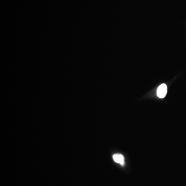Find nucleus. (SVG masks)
<instances>
[{"instance_id":"2","label":"nucleus","mask_w":186,"mask_h":186,"mask_svg":"<svg viewBox=\"0 0 186 186\" xmlns=\"http://www.w3.org/2000/svg\"><path fill=\"white\" fill-rule=\"evenodd\" d=\"M113 159L114 160V161L116 163L121 164V165H124L125 163L124 157L122 154H114V155L113 156Z\"/></svg>"},{"instance_id":"1","label":"nucleus","mask_w":186,"mask_h":186,"mask_svg":"<svg viewBox=\"0 0 186 186\" xmlns=\"http://www.w3.org/2000/svg\"><path fill=\"white\" fill-rule=\"evenodd\" d=\"M167 93V86L165 84H162L158 87L157 89V96L160 98H163L165 97Z\"/></svg>"}]
</instances>
